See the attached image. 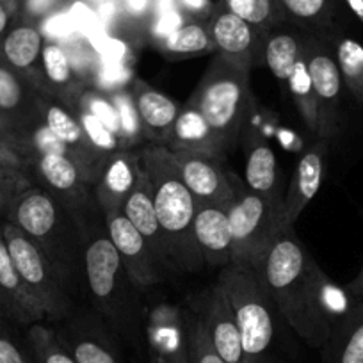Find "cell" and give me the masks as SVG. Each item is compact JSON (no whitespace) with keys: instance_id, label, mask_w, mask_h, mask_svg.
<instances>
[{"instance_id":"cell-20","label":"cell","mask_w":363,"mask_h":363,"mask_svg":"<svg viewBox=\"0 0 363 363\" xmlns=\"http://www.w3.org/2000/svg\"><path fill=\"white\" fill-rule=\"evenodd\" d=\"M141 178L139 152L121 150L114 153L96 180L95 198L104 218L123 211V205Z\"/></svg>"},{"instance_id":"cell-25","label":"cell","mask_w":363,"mask_h":363,"mask_svg":"<svg viewBox=\"0 0 363 363\" xmlns=\"http://www.w3.org/2000/svg\"><path fill=\"white\" fill-rule=\"evenodd\" d=\"M41 79H43L41 95L52 96L69 111L75 109L77 100L84 89L77 82L75 68L69 54L59 43H45L41 54Z\"/></svg>"},{"instance_id":"cell-47","label":"cell","mask_w":363,"mask_h":363,"mask_svg":"<svg viewBox=\"0 0 363 363\" xmlns=\"http://www.w3.org/2000/svg\"><path fill=\"white\" fill-rule=\"evenodd\" d=\"M157 363H189V359H187V352H186V349H184V351L173 352V354H169V356H166V358L159 359Z\"/></svg>"},{"instance_id":"cell-45","label":"cell","mask_w":363,"mask_h":363,"mask_svg":"<svg viewBox=\"0 0 363 363\" xmlns=\"http://www.w3.org/2000/svg\"><path fill=\"white\" fill-rule=\"evenodd\" d=\"M345 289H347V291L351 292V296H354L358 301H363V269L359 271L358 277L352 280V284H349Z\"/></svg>"},{"instance_id":"cell-27","label":"cell","mask_w":363,"mask_h":363,"mask_svg":"<svg viewBox=\"0 0 363 363\" xmlns=\"http://www.w3.org/2000/svg\"><path fill=\"white\" fill-rule=\"evenodd\" d=\"M169 150H187V152L211 153V155L223 159L221 146L211 130L200 111L187 100L184 107H180L177 121H174L171 141L167 145Z\"/></svg>"},{"instance_id":"cell-37","label":"cell","mask_w":363,"mask_h":363,"mask_svg":"<svg viewBox=\"0 0 363 363\" xmlns=\"http://www.w3.org/2000/svg\"><path fill=\"white\" fill-rule=\"evenodd\" d=\"M280 6L291 18L306 26H330L333 18V0H280Z\"/></svg>"},{"instance_id":"cell-43","label":"cell","mask_w":363,"mask_h":363,"mask_svg":"<svg viewBox=\"0 0 363 363\" xmlns=\"http://www.w3.org/2000/svg\"><path fill=\"white\" fill-rule=\"evenodd\" d=\"M59 4V0H26V11L30 16H43L50 13L55 6Z\"/></svg>"},{"instance_id":"cell-14","label":"cell","mask_w":363,"mask_h":363,"mask_svg":"<svg viewBox=\"0 0 363 363\" xmlns=\"http://www.w3.org/2000/svg\"><path fill=\"white\" fill-rule=\"evenodd\" d=\"M106 228L111 242L116 247L125 271L138 289H146L150 285L160 284L169 274L157 262L145 239L139 235L123 211L106 216Z\"/></svg>"},{"instance_id":"cell-18","label":"cell","mask_w":363,"mask_h":363,"mask_svg":"<svg viewBox=\"0 0 363 363\" xmlns=\"http://www.w3.org/2000/svg\"><path fill=\"white\" fill-rule=\"evenodd\" d=\"M40 96L41 93L29 79L0 59V111L29 141L33 132L41 125Z\"/></svg>"},{"instance_id":"cell-38","label":"cell","mask_w":363,"mask_h":363,"mask_svg":"<svg viewBox=\"0 0 363 363\" xmlns=\"http://www.w3.org/2000/svg\"><path fill=\"white\" fill-rule=\"evenodd\" d=\"M30 186H34V182L29 173L16 167L0 166V219L8 218L16 198Z\"/></svg>"},{"instance_id":"cell-46","label":"cell","mask_w":363,"mask_h":363,"mask_svg":"<svg viewBox=\"0 0 363 363\" xmlns=\"http://www.w3.org/2000/svg\"><path fill=\"white\" fill-rule=\"evenodd\" d=\"M182 6L189 9L191 13H205L211 6L208 0H182Z\"/></svg>"},{"instance_id":"cell-28","label":"cell","mask_w":363,"mask_h":363,"mask_svg":"<svg viewBox=\"0 0 363 363\" xmlns=\"http://www.w3.org/2000/svg\"><path fill=\"white\" fill-rule=\"evenodd\" d=\"M246 187L255 194L267 198L272 203L284 205L285 191L281 187V177L278 171L277 155L265 143H258L247 153Z\"/></svg>"},{"instance_id":"cell-24","label":"cell","mask_w":363,"mask_h":363,"mask_svg":"<svg viewBox=\"0 0 363 363\" xmlns=\"http://www.w3.org/2000/svg\"><path fill=\"white\" fill-rule=\"evenodd\" d=\"M123 214L127 216L128 221L134 225V228L138 230L139 235L145 239L146 246L150 247V251H152L153 257L157 258V262L169 272L173 267H171L169 257H167L166 240H164L162 230H160L159 219H157L155 208H153L152 194H150L148 182H146L143 169L138 186L134 187L130 196L125 201Z\"/></svg>"},{"instance_id":"cell-19","label":"cell","mask_w":363,"mask_h":363,"mask_svg":"<svg viewBox=\"0 0 363 363\" xmlns=\"http://www.w3.org/2000/svg\"><path fill=\"white\" fill-rule=\"evenodd\" d=\"M194 237L203 265L211 269H225L232 264V228L226 207L196 203Z\"/></svg>"},{"instance_id":"cell-31","label":"cell","mask_w":363,"mask_h":363,"mask_svg":"<svg viewBox=\"0 0 363 363\" xmlns=\"http://www.w3.org/2000/svg\"><path fill=\"white\" fill-rule=\"evenodd\" d=\"M159 47L166 55L191 57V55H201L212 50L214 43H212L207 27L201 23H186V26L174 27L169 33H164Z\"/></svg>"},{"instance_id":"cell-48","label":"cell","mask_w":363,"mask_h":363,"mask_svg":"<svg viewBox=\"0 0 363 363\" xmlns=\"http://www.w3.org/2000/svg\"><path fill=\"white\" fill-rule=\"evenodd\" d=\"M13 326H16V324L13 323L11 317L8 315L4 306L0 305V331H13Z\"/></svg>"},{"instance_id":"cell-3","label":"cell","mask_w":363,"mask_h":363,"mask_svg":"<svg viewBox=\"0 0 363 363\" xmlns=\"http://www.w3.org/2000/svg\"><path fill=\"white\" fill-rule=\"evenodd\" d=\"M4 221L15 225L40 247L75 301L86 298L82 230L48 191L36 184L27 187Z\"/></svg>"},{"instance_id":"cell-12","label":"cell","mask_w":363,"mask_h":363,"mask_svg":"<svg viewBox=\"0 0 363 363\" xmlns=\"http://www.w3.org/2000/svg\"><path fill=\"white\" fill-rule=\"evenodd\" d=\"M40 114L41 121L52 134V138L65 148L66 155L79 166L84 178L95 187L96 180L102 174L109 159L91 145L75 114L68 107L62 106L61 102H57L52 96L41 95Z\"/></svg>"},{"instance_id":"cell-10","label":"cell","mask_w":363,"mask_h":363,"mask_svg":"<svg viewBox=\"0 0 363 363\" xmlns=\"http://www.w3.org/2000/svg\"><path fill=\"white\" fill-rule=\"evenodd\" d=\"M303 57L319 106L317 138L333 141L342 128L344 82L335 52L320 36H303Z\"/></svg>"},{"instance_id":"cell-8","label":"cell","mask_w":363,"mask_h":363,"mask_svg":"<svg viewBox=\"0 0 363 363\" xmlns=\"http://www.w3.org/2000/svg\"><path fill=\"white\" fill-rule=\"evenodd\" d=\"M0 230L27 292L43 312L45 323H59L73 313L79 303L40 247L9 221L0 219Z\"/></svg>"},{"instance_id":"cell-15","label":"cell","mask_w":363,"mask_h":363,"mask_svg":"<svg viewBox=\"0 0 363 363\" xmlns=\"http://www.w3.org/2000/svg\"><path fill=\"white\" fill-rule=\"evenodd\" d=\"M315 139L317 141L299 159L294 174L291 178V184H289L287 191H285L284 221L285 226H289V228H294L299 216L303 214L306 205L317 196L320 186H323L331 141L320 138Z\"/></svg>"},{"instance_id":"cell-35","label":"cell","mask_w":363,"mask_h":363,"mask_svg":"<svg viewBox=\"0 0 363 363\" xmlns=\"http://www.w3.org/2000/svg\"><path fill=\"white\" fill-rule=\"evenodd\" d=\"M72 113L75 114V118L79 120L80 127H82V130L86 132L91 145L95 146L104 157L111 159L114 153L125 150L123 145H121V139L118 138L109 127H106V125H104L95 114L91 113V111H87L86 107L75 106V109H73Z\"/></svg>"},{"instance_id":"cell-4","label":"cell","mask_w":363,"mask_h":363,"mask_svg":"<svg viewBox=\"0 0 363 363\" xmlns=\"http://www.w3.org/2000/svg\"><path fill=\"white\" fill-rule=\"evenodd\" d=\"M139 164L148 182L171 267L184 272L198 271L203 260L194 237L196 201L182 182L173 152L167 146L148 145L139 152Z\"/></svg>"},{"instance_id":"cell-32","label":"cell","mask_w":363,"mask_h":363,"mask_svg":"<svg viewBox=\"0 0 363 363\" xmlns=\"http://www.w3.org/2000/svg\"><path fill=\"white\" fill-rule=\"evenodd\" d=\"M26 342L36 363H77L59 342L54 326L47 323L30 324L26 331Z\"/></svg>"},{"instance_id":"cell-21","label":"cell","mask_w":363,"mask_h":363,"mask_svg":"<svg viewBox=\"0 0 363 363\" xmlns=\"http://www.w3.org/2000/svg\"><path fill=\"white\" fill-rule=\"evenodd\" d=\"M138 109L139 121L143 127L145 141L150 145L167 146L173 134L174 121H177L180 107L167 95L157 91L145 80H135L130 89Z\"/></svg>"},{"instance_id":"cell-23","label":"cell","mask_w":363,"mask_h":363,"mask_svg":"<svg viewBox=\"0 0 363 363\" xmlns=\"http://www.w3.org/2000/svg\"><path fill=\"white\" fill-rule=\"evenodd\" d=\"M0 305L16 326L29 328L34 323H45V315L38 303L30 298L20 278L11 253L0 230Z\"/></svg>"},{"instance_id":"cell-11","label":"cell","mask_w":363,"mask_h":363,"mask_svg":"<svg viewBox=\"0 0 363 363\" xmlns=\"http://www.w3.org/2000/svg\"><path fill=\"white\" fill-rule=\"evenodd\" d=\"M54 328L59 342L77 363H121L114 331L93 308L77 306Z\"/></svg>"},{"instance_id":"cell-49","label":"cell","mask_w":363,"mask_h":363,"mask_svg":"<svg viewBox=\"0 0 363 363\" xmlns=\"http://www.w3.org/2000/svg\"><path fill=\"white\" fill-rule=\"evenodd\" d=\"M345 4L363 22V0H345Z\"/></svg>"},{"instance_id":"cell-6","label":"cell","mask_w":363,"mask_h":363,"mask_svg":"<svg viewBox=\"0 0 363 363\" xmlns=\"http://www.w3.org/2000/svg\"><path fill=\"white\" fill-rule=\"evenodd\" d=\"M216 284L223 289L235 313L242 338L244 363H271L274 342V305L253 267L226 265Z\"/></svg>"},{"instance_id":"cell-16","label":"cell","mask_w":363,"mask_h":363,"mask_svg":"<svg viewBox=\"0 0 363 363\" xmlns=\"http://www.w3.org/2000/svg\"><path fill=\"white\" fill-rule=\"evenodd\" d=\"M196 313L203 320L212 345L225 363H244L239 324L228 298L218 284L205 292Z\"/></svg>"},{"instance_id":"cell-36","label":"cell","mask_w":363,"mask_h":363,"mask_svg":"<svg viewBox=\"0 0 363 363\" xmlns=\"http://www.w3.org/2000/svg\"><path fill=\"white\" fill-rule=\"evenodd\" d=\"M109 99L113 102L114 109H116L118 118H120L121 141H123L125 150H132L139 143L145 141L141 121H139L138 109H135L132 93L128 89H118L114 91Z\"/></svg>"},{"instance_id":"cell-30","label":"cell","mask_w":363,"mask_h":363,"mask_svg":"<svg viewBox=\"0 0 363 363\" xmlns=\"http://www.w3.org/2000/svg\"><path fill=\"white\" fill-rule=\"evenodd\" d=\"M333 52L345 91L358 106H363V45L340 36L333 43Z\"/></svg>"},{"instance_id":"cell-34","label":"cell","mask_w":363,"mask_h":363,"mask_svg":"<svg viewBox=\"0 0 363 363\" xmlns=\"http://www.w3.org/2000/svg\"><path fill=\"white\" fill-rule=\"evenodd\" d=\"M184 324H186V352L189 363H225V359L212 345L203 320L198 313H189L184 317Z\"/></svg>"},{"instance_id":"cell-33","label":"cell","mask_w":363,"mask_h":363,"mask_svg":"<svg viewBox=\"0 0 363 363\" xmlns=\"http://www.w3.org/2000/svg\"><path fill=\"white\" fill-rule=\"evenodd\" d=\"M287 84L289 89H291L292 100H294L296 107L299 111V116L303 118L310 134H313L317 138V128H319V106H317L315 91H313L312 80H310L308 72H306L305 62L292 73Z\"/></svg>"},{"instance_id":"cell-2","label":"cell","mask_w":363,"mask_h":363,"mask_svg":"<svg viewBox=\"0 0 363 363\" xmlns=\"http://www.w3.org/2000/svg\"><path fill=\"white\" fill-rule=\"evenodd\" d=\"M86 299L107 326L135 349L148 340L139 289L111 242L106 218L82 226Z\"/></svg>"},{"instance_id":"cell-22","label":"cell","mask_w":363,"mask_h":363,"mask_svg":"<svg viewBox=\"0 0 363 363\" xmlns=\"http://www.w3.org/2000/svg\"><path fill=\"white\" fill-rule=\"evenodd\" d=\"M43 47V34L33 23H18L11 27L0 40V59L15 72L29 79L40 93H43V79H41Z\"/></svg>"},{"instance_id":"cell-1","label":"cell","mask_w":363,"mask_h":363,"mask_svg":"<svg viewBox=\"0 0 363 363\" xmlns=\"http://www.w3.org/2000/svg\"><path fill=\"white\" fill-rule=\"evenodd\" d=\"M253 269L277 312L310 347L323 349L333 324L358 303L319 267L294 228L281 230Z\"/></svg>"},{"instance_id":"cell-40","label":"cell","mask_w":363,"mask_h":363,"mask_svg":"<svg viewBox=\"0 0 363 363\" xmlns=\"http://www.w3.org/2000/svg\"><path fill=\"white\" fill-rule=\"evenodd\" d=\"M0 363H36L29 345L15 338L13 331H0Z\"/></svg>"},{"instance_id":"cell-44","label":"cell","mask_w":363,"mask_h":363,"mask_svg":"<svg viewBox=\"0 0 363 363\" xmlns=\"http://www.w3.org/2000/svg\"><path fill=\"white\" fill-rule=\"evenodd\" d=\"M9 22H11V11L6 0H0V40L9 30Z\"/></svg>"},{"instance_id":"cell-7","label":"cell","mask_w":363,"mask_h":363,"mask_svg":"<svg viewBox=\"0 0 363 363\" xmlns=\"http://www.w3.org/2000/svg\"><path fill=\"white\" fill-rule=\"evenodd\" d=\"M233 198L226 207L232 228V264L253 267L262 251L285 226L284 205L255 194L232 173Z\"/></svg>"},{"instance_id":"cell-13","label":"cell","mask_w":363,"mask_h":363,"mask_svg":"<svg viewBox=\"0 0 363 363\" xmlns=\"http://www.w3.org/2000/svg\"><path fill=\"white\" fill-rule=\"evenodd\" d=\"M182 182L196 203L228 207L233 198L232 173L223 166V159L211 153L171 150Z\"/></svg>"},{"instance_id":"cell-26","label":"cell","mask_w":363,"mask_h":363,"mask_svg":"<svg viewBox=\"0 0 363 363\" xmlns=\"http://www.w3.org/2000/svg\"><path fill=\"white\" fill-rule=\"evenodd\" d=\"M323 363H363V301L333 324L323 345Z\"/></svg>"},{"instance_id":"cell-42","label":"cell","mask_w":363,"mask_h":363,"mask_svg":"<svg viewBox=\"0 0 363 363\" xmlns=\"http://www.w3.org/2000/svg\"><path fill=\"white\" fill-rule=\"evenodd\" d=\"M0 135L6 139H9V141L15 143V145L22 146V148L29 150L30 153H34V155H36V152H34V148H33V145H30L29 139H26L22 134H20L18 128L13 125V121L9 120V118L6 116L2 111H0Z\"/></svg>"},{"instance_id":"cell-39","label":"cell","mask_w":363,"mask_h":363,"mask_svg":"<svg viewBox=\"0 0 363 363\" xmlns=\"http://www.w3.org/2000/svg\"><path fill=\"white\" fill-rule=\"evenodd\" d=\"M225 2L230 13L246 20L258 30L271 27L274 18V0H225Z\"/></svg>"},{"instance_id":"cell-17","label":"cell","mask_w":363,"mask_h":363,"mask_svg":"<svg viewBox=\"0 0 363 363\" xmlns=\"http://www.w3.org/2000/svg\"><path fill=\"white\" fill-rule=\"evenodd\" d=\"M208 33L218 54L246 62L251 68L265 65L264 54L267 38H262L257 27L250 26L246 20L239 18L228 9L216 16L208 27Z\"/></svg>"},{"instance_id":"cell-9","label":"cell","mask_w":363,"mask_h":363,"mask_svg":"<svg viewBox=\"0 0 363 363\" xmlns=\"http://www.w3.org/2000/svg\"><path fill=\"white\" fill-rule=\"evenodd\" d=\"M30 178L72 214L80 228L104 218L93 186L65 153L36 152L30 164Z\"/></svg>"},{"instance_id":"cell-29","label":"cell","mask_w":363,"mask_h":363,"mask_svg":"<svg viewBox=\"0 0 363 363\" xmlns=\"http://www.w3.org/2000/svg\"><path fill=\"white\" fill-rule=\"evenodd\" d=\"M264 61L272 75L287 82L292 73L305 62L301 36L285 30L271 33L265 40Z\"/></svg>"},{"instance_id":"cell-5","label":"cell","mask_w":363,"mask_h":363,"mask_svg":"<svg viewBox=\"0 0 363 363\" xmlns=\"http://www.w3.org/2000/svg\"><path fill=\"white\" fill-rule=\"evenodd\" d=\"M251 69L246 62L216 54L189 99L214 132L225 155L235 148L250 118Z\"/></svg>"},{"instance_id":"cell-41","label":"cell","mask_w":363,"mask_h":363,"mask_svg":"<svg viewBox=\"0 0 363 363\" xmlns=\"http://www.w3.org/2000/svg\"><path fill=\"white\" fill-rule=\"evenodd\" d=\"M34 153L29 150L22 148V146L15 145L9 139L0 135V166L16 167L26 173L30 174V164H33Z\"/></svg>"}]
</instances>
